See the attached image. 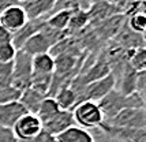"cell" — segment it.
<instances>
[{
	"label": "cell",
	"mask_w": 146,
	"mask_h": 142,
	"mask_svg": "<svg viewBox=\"0 0 146 142\" xmlns=\"http://www.w3.org/2000/svg\"><path fill=\"white\" fill-rule=\"evenodd\" d=\"M128 66L135 71H142L145 70V66H146V52H145V48L141 46L138 49L130 55L128 58Z\"/></svg>",
	"instance_id": "obj_22"
},
{
	"label": "cell",
	"mask_w": 146,
	"mask_h": 142,
	"mask_svg": "<svg viewBox=\"0 0 146 142\" xmlns=\"http://www.w3.org/2000/svg\"><path fill=\"white\" fill-rule=\"evenodd\" d=\"M111 138L119 139L121 142H146V130L145 129H123L111 126L107 122H102L98 127Z\"/></svg>",
	"instance_id": "obj_7"
},
{
	"label": "cell",
	"mask_w": 146,
	"mask_h": 142,
	"mask_svg": "<svg viewBox=\"0 0 146 142\" xmlns=\"http://www.w3.org/2000/svg\"><path fill=\"white\" fill-rule=\"evenodd\" d=\"M14 33L10 32L7 27L0 25V44H7V42H13Z\"/></svg>",
	"instance_id": "obj_29"
},
{
	"label": "cell",
	"mask_w": 146,
	"mask_h": 142,
	"mask_svg": "<svg viewBox=\"0 0 146 142\" xmlns=\"http://www.w3.org/2000/svg\"><path fill=\"white\" fill-rule=\"evenodd\" d=\"M72 116L75 124L82 129H98L104 122V116L97 103L93 101H82L72 108Z\"/></svg>",
	"instance_id": "obj_4"
},
{
	"label": "cell",
	"mask_w": 146,
	"mask_h": 142,
	"mask_svg": "<svg viewBox=\"0 0 146 142\" xmlns=\"http://www.w3.org/2000/svg\"><path fill=\"white\" fill-rule=\"evenodd\" d=\"M21 4L27 15V19H46L53 11L56 0H32Z\"/></svg>",
	"instance_id": "obj_10"
},
{
	"label": "cell",
	"mask_w": 146,
	"mask_h": 142,
	"mask_svg": "<svg viewBox=\"0 0 146 142\" xmlns=\"http://www.w3.org/2000/svg\"><path fill=\"white\" fill-rule=\"evenodd\" d=\"M44 130L42 122L36 113H25L13 126V131L18 141L33 139Z\"/></svg>",
	"instance_id": "obj_5"
},
{
	"label": "cell",
	"mask_w": 146,
	"mask_h": 142,
	"mask_svg": "<svg viewBox=\"0 0 146 142\" xmlns=\"http://www.w3.org/2000/svg\"><path fill=\"white\" fill-rule=\"evenodd\" d=\"M59 111H60V108H59V105L56 104L55 98L48 96L42 100V103H41V105H40V108H38L36 115L40 117V120H41L42 124H44L45 122L51 120Z\"/></svg>",
	"instance_id": "obj_20"
},
{
	"label": "cell",
	"mask_w": 146,
	"mask_h": 142,
	"mask_svg": "<svg viewBox=\"0 0 146 142\" xmlns=\"http://www.w3.org/2000/svg\"><path fill=\"white\" fill-rule=\"evenodd\" d=\"M45 97H48L45 93L34 89L33 86H29L27 89L21 92L18 101L22 104V107L26 109L27 113H37L38 108H40V105Z\"/></svg>",
	"instance_id": "obj_15"
},
{
	"label": "cell",
	"mask_w": 146,
	"mask_h": 142,
	"mask_svg": "<svg viewBox=\"0 0 146 142\" xmlns=\"http://www.w3.org/2000/svg\"><path fill=\"white\" fill-rule=\"evenodd\" d=\"M108 124L123 129H145L146 115L145 108H126L121 109L112 119L107 120Z\"/></svg>",
	"instance_id": "obj_6"
},
{
	"label": "cell",
	"mask_w": 146,
	"mask_h": 142,
	"mask_svg": "<svg viewBox=\"0 0 146 142\" xmlns=\"http://www.w3.org/2000/svg\"><path fill=\"white\" fill-rule=\"evenodd\" d=\"M55 139L56 142H94V138L89 130L82 129L76 124L57 134Z\"/></svg>",
	"instance_id": "obj_16"
},
{
	"label": "cell",
	"mask_w": 146,
	"mask_h": 142,
	"mask_svg": "<svg viewBox=\"0 0 146 142\" xmlns=\"http://www.w3.org/2000/svg\"><path fill=\"white\" fill-rule=\"evenodd\" d=\"M25 113H27V112L18 100L6 104H0V127L13 129L15 122Z\"/></svg>",
	"instance_id": "obj_12"
},
{
	"label": "cell",
	"mask_w": 146,
	"mask_h": 142,
	"mask_svg": "<svg viewBox=\"0 0 146 142\" xmlns=\"http://www.w3.org/2000/svg\"><path fill=\"white\" fill-rule=\"evenodd\" d=\"M44 25H45V19H29L27 21L19 30H17V32L14 33L13 45L15 46V49L17 51L21 49L26 41L30 38L32 36H34L36 33L40 32Z\"/></svg>",
	"instance_id": "obj_13"
},
{
	"label": "cell",
	"mask_w": 146,
	"mask_h": 142,
	"mask_svg": "<svg viewBox=\"0 0 146 142\" xmlns=\"http://www.w3.org/2000/svg\"><path fill=\"white\" fill-rule=\"evenodd\" d=\"M21 96V92L11 88H0V104H6L10 101H17Z\"/></svg>",
	"instance_id": "obj_26"
},
{
	"label": "cell",
	"mask_w": 146,
	"mask_h": 142,
	"mask_svg": "<svg viewBox=\"0 0 146 142\" xmlns=\"http://www.w3.org/2000/svg\"><path fill=\"white\" fill-rule=\"evenodd\" d=\"M127 26L130 30H133L137 34H143L146 29V17L145 14H135L133 17L127 18Z\"/></svg>",
	"instance_id": "obj_23"
},
{
	"label": "cell",
	"mask_w": 146,
	"mask_h": 142,
	"mask_svg": "<svg viewBox=\"0 0 146 142\" xmlns=\"http://www.w3.org/2000/svg\"><path fill=\"white\" fill-rule=\"evenodd\" d=\"M14 4H19V1H17V0H0V14L6 8L14 6Z\"/></svg>",
	"instance_id": "obj_30"
},
{
	"label": "cell",
	"mask_w": 146,
	"mask_h": 142,
	"mask_svg": "<svg viewBox=\"0 0 146 142\" xmlns=\"http://www.w3.org/2000/svg\"><path fill=\"white\" fill-rule=\"evenodd\" d=\"M0 142H18L13 129L0 127Z\"/></svg>",
	"instance_id": "obj_27"
},
{
	"label": "cell",
	"mask_w": 146,
	"mask_h": 142,
	"mask_svg": "<svg viewBox=\"0 0 146 142\" xmlns=\"http://www.w3.org/2000/svg\"><path fill=\"white\" fill-rule=\"evenodd\" d=\"M13 79V62L1 63L0 62V88H11Z\"/></svg>",
	"instance_id": "obj_24"
},
{
	"label": "cell",
	"mask_w": 146,
	"mask_h": 142,
	"mask_svg": "<svg viewBox=\"0 0 146 142\" xmlns=\"http://www.w3.org/2000/svg\"><path fill=\"white\" fill-rule=\"evenodd\" d=\"M32 56L22 49H18L13 60V79L11 86L19 92H23L32 82Z\"/></svg>",
	"instance_id": "obj_2"
},
{
	"label": "cell",
	"mask_w": 146,
	"mask_h": 142,
	"mask_svg": "<svg viewBox=\"0 0 146 142\" xmlns=\"http://www.w3.org/2000/svg\"><path fill=\"white\" fill-rule=\"evenodd\" d=\"M88 14H89V25L92 27H96L97 25H100L101 22H104L111 17L117 15V14H123V11L119 7L111 4L107 0H101V1L93 3L88 10Z\"/></svg>",
	"instance_id": "obj_9"
},
{
	"label": "cell",
	"mask_w": 146,
	"mask_h": 142,
	"mask_svg": "<svg viewBox=\"0 0 146 142\" xmlns=\"http://www.w3.org/2000/svg\"><path fill=\"white\" fill-rule=\"evenodd\" d=\"M32 75H53L55 74V58L49 52L32 56Z\"/></svg>",
	"instance_id": "obj_17"
},
{
	"label": "cell",
	"mask_w": 146,
	"mask_h": 142,
	"mask_svg": "<svg viewBox=\"0 0 146 142\" xmlns=\"http://www.w3.org/2000/svg\"><path fill=\"white\" fill-rule=\"evenodd\" d=\"M56 104L59 105L60 109L72 111V108L76 105V96L74 90L70 88V85H66L63 88H60L56 92V94L53 96Z\"/></svg>",
	"instance_id": "obj_18"
},
{
	"label": "cell",
	"mask_w": 146,
	"mask_h": 142,
	"mask_svg": "<svg viewBox=\"0 0 146 142\" xmlns=\"http://www.w3.org/2000/svg\"><path fill=\"white\" fill-rule=\"evenodd\" d=\"M17 49L13 45V42H7V44H0V62L1 63H10L15 58Z\"/></svg>",
	"instance_id": "obj_25"
},
{
	"label": "cell",
	"mask_w": 146,
	"mask_h": 142,
	"mask_svg": "<svg viewBox=\"0 0 146 142\" xmlns=\"http://www.w3.org/2000/svg\"><path fill=\"white\" fill-rule=\"evenodd\" d=\"M97 104L101 109L104 122H107L109 119H112L115 115H117L121 109H126V108H145V98H142L138 93L124 96L116 89H112Z\"/></svg>",
	"instance_id": "obj_1"
},
{
	"label": "cell",
	"mask_w": 146,
	"mask_h": 142,
	"mask_svg": "<svg viewBox=\"0 0 146 142\" xmlns=\"http://www.w3.org/2000/svg\"><path fill=\"white\" fill-rule=\"evenodd\" d=\"M27 15L22 4H14V6L6 8L0 14V25L7 27L10 32L15 33L27 22Z\"/></svg>",
	"instance_id": "obj_8"
},
{
	"label": "cell",
	"mask_w": 146,
	"mask_h": 142,
	"mask_svg": "<svg viewBox=\"0 0 146 142\" xmlns=\"http://www.w3.org/2000/svg\"><path fill=\"white\" fill-rule=\"evenodd\" d=\"M72 11L71 10H62V11H56V13L51 14L45 22L46 25L52 27V29H56V30H60V32H66L67 30V26H68V22H70V17Z\"/></svg>",
	"instance_id": "obj_19"
},
{
	"label": "cell",
	"mask_w": 146,
	"mask_h": 142,
	"mask_svg": "<svg viewBox=\"0 0 146 142\" xmlns=\"http://www.w3.org/2000/svg\"><path fill=\"white\" fill-rule=\"evenodd\" d=\"M126 21H127V18L123 14H117V15H113L108 19H105L93 29H94L96 34L102 38H112L120 32V29L126 23Z\"/></svg>",
	"instance_id": "obj_14"
},
{
	"label": "cell",
	"mask_w": 146,
	"mask_h": 142,
	"mask_svg": "<svg viewBox=\"0 0 146 142\" xmlns=\"http://www.w3.org/2000/svg\"><path fill=\"white\" fill-rule=\"evenodd\" d=\"M89 25V14L83 10H74L70 17V22L67 26V33H75L83 30Z\"/></svg>",
	"instance_id": "obj_21"
},
{
	"label": "cell",
	"mask_w": 146,
	"mask_h": 142,
	"mask_svg": "<svg viewBox=\"0 0 146 142\" xmlns=\"http://www.w3.org/2000/svg\"><path fill=\"white\" fill-rule=\"evenodd\" d=\"M17 1H19V3H21V0H17Z\"/></svg>",
	"instance_id": "obj_32"
},
{
	"label": "cell",
	"mask_w": 146,
	"mask_h": 142,
	"mask_svg": "<svg viewBox=\"0 0 146 142\" xmlns=\"http://www.w3.org/2000/svg\"><path fill=\"white\" fill-rule=\"evenodd\" d=\"M25 1H32V0H21V3H25Z\"/></svg>",
	"instance_id": "obj_31"
},
{
	"label": "cell",
	"mask_w": 146,
	"mask_h": 142,
	"mask_svg": "<svg viewBox=\"0 0 146 142\" xmlns=\"http://www.w3.org/2000/svg\"><path fill=\"white\" fill-rule=\"evenodd\" d=\"M18 142H56V139H55V137L51 135L49 133H46L45 130H42V131H41L36 138H33V139H29V141H18Z\"/></svg>",
	"instance_id": "obj_28"
},
{
	"label": "cell",
	"mask_w": 146,
	"mask_h": 142,
	"mask_svg": "<svg viewBox=\"0 0 146 142\" xmlns=\"http://www.w3.org/2000/svg\"><path fill=\"white\" fill-rule=\"evenodd\" d=\"M115 88H116V79L112 74H108L107 77L93 81L81 88L78 92H75L76 104L82 103V101L98 103L102 97H105Z\"/></svg>",
	"instance_id": "obj_3"
},
{
	"label": "cell",
	"mask_w": 146,
	"mask_h": 142,
	"mask_svg": "<svg viewBox=\"0 0 146 142\" xmlns=\"http://www.w3.org/2000/svg\"><path fill=\"white\" fill-rule=\"evenodd\" d=\"M71 126H75L72 111H66V109H60L51 120H48V122H45L42 124L45 131L49 133L53 137H56L57 134L63 133L64 130H67Z\"/></svg>",
	"instance_id": "obj_11"
}]
</instances>
